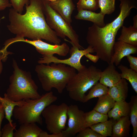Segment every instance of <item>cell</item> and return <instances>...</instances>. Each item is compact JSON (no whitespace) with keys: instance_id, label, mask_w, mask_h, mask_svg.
<instances>
[{"instance_id":"cell-1","label":"cell","mask_w":137,"mask_h":137,"mask_svg":"<svg viewBox=\"0 0 137 137\" xmlns=\"http://www.w3.org/2000/svg\"><path fill=\"white\" fill-rule=\"evenodd\" d=\"M26 12L20 13L12 8L9 10L8 30L16 37L32 40H44L55 44H60L61 39L49 26L43 11V0H29L25 6Z\"/></svg>"},{"instance_id":"cell-2","label":"cell","mask_w":137,"mask_h":137,"mask_svg":"<svg viewBox=\"0 0 137 137\" xmlns=\"http://www.w3.org/2000/svg\"><path fill=\"white\" fill-rule=\"evenodd\" d=\"M39 64L36 66L35 71L43 89L46 91L55 88L61 94L76 73L75 68L62 63H53L50 65Z\"/></svg>"},{"instance_id":"cell-3","label":"cell","mask_w":137,"mask_h":137,"mask_svg":"<svg viewBox=\"0 0 137 137\" xmlns=\"http://www.w3.org/2000/svg\"><path fill=\"white\" fill-rule=\"evenodd\" d=\"M12 66L13 71L6 93L8 98L16 101L40 98L41 95L38 92V87L30 73L20 68L13 59Z\"/></svg>"},{"instance_id":"cell-4","label":"cell","mask_w":137,"mask_h":137,"mask_svg":"<svg viewBox=\"0 0 137 137\" xmlns=\"http://www.w3.org/2000/svg\"><path fill=\"white\" fill-rule=\"evenodd\" d=\"M57 99V97L50 91L42 95L39 99L25 100L23 104L16 106L13 110V115L20 125L37 123L41 125L42 112Z\"/></svg>"},{"instance_id":"cell-5","label":"cell","mask_w":137,"mask_h":137,"mask_svg":"<svg viewBox=\"0 0 137 137\" xmlns=\"http://www.w3.org/2000/svg\"><path fill=\"white\" fill-rule=\"evenodd\" d=\"M117 33L94 24L88 28L86 40L99 59L110 64Z\"/></svg>"},{"instance_id":"cell-6","label":"cell","mask_w":137,"mask_h":137,"mask_svg":"<svg viewBox=\"0 0 137 137\" xmlns=\"http://www.w3.org/2000/svg\"><path fill=\"white\" fill-rule=\"evenodd\" d=\"M102 71L92 65L76 73L65 88L70 98L82 102L86 92L99 80Z\"/></svg>"},{"instance_id":"cell-7","label":"cell","mask_w":137,"mask_h":137,"mask_svg":"<svg viewBox=\"0 0 137 137\" xmlns=\"http://www.w3.org/2000/svg\"><path fill=\"white\" fill-rule=\"evenodd\" d=\"M43 11L47 23L58 37L63 39L67 37L80 49H84L79 43V36L71 24L64 20L50 6L48 2L43 0Z\"/></svg>"},{"instance_id":"cell-8","label":"cell","mask_w":137,"mask_h":137,"mask_svg":"<svg viewBox=\"0 0 137 137\" xmlns=\"http://www.w3.org/2000/svg\"><path fill=\"white\" fill-rule=\"evenodd\" d=\"M68 106L64 103L59 105L51 104L42 112L41 115L45 119L46 128L50 133H58L64 130Z\"/></svg>"},{"instance_id":"cell-9","label":"cell","mask_w":137,"mask_h":137,"mask_svg":"<svg viewBox=\"0 0 137 137\" xmlns=\"http://www.w3.org/2000/svg\"><path fill=\"white\" fill-rule=\"evenodd\" d=\"M64 40L65 41L69 42L72 46L70 49L69 52L71 56L69 58L64 59H61L53 55L42 57L38 61V63L39 64H46L47 65H49L52 62L55 63H61L72 67L78 72L82 70L86 66L82 65L81 63L80 60L82 57L87 53H94L93 49L89 45L85 49H80L71 41L66 38Z\"/></svg>"},{"instance_id":"cell-10","label":"cell","mask_w":137,"mask_h":137,"mask_svg":"<svg viewBox=\"0 0 137 137\" xmlns=\"http://www.w3.org/2000/svg\"><path fill=\"white\" fill-rule=\"evenodd\" d=\"M10 41L12 44L23 42L32 45L35 47L37 52L42 55V57L53 55L55 54L65 57L69 53L70 49L68 45L65 42L61 45H53L45 42L41 40H29L16 37L11 38Z\"/></svg>"},{"instance_id":"cell-11","label":"cell","mask_w":137,"mask_h":137,"mask_svg":"<svg viewBox=\"0 0 137 137\" xmlns=\"http://www.w3.org/2000/svg\"><path fill=\"white\" fill-rule=\"evenodd\" d=\"M84 113L76 105L68 106L67 115L68 118V127L62 132L63 137L75 135L87 128L84 119Z\"/></svg>"},{"instance_id":"cell-12","label":"cell","mask_w":137,"mask_h":137,"mask_svg":"<svg viewBox=\"0 0 137 137\" xmlns=\"http://www.w3.org/2000/svg\"><path fill=\"white\" fill-rule=\"evenodd\" d=\"M120 12L118 16L111 23L107 24L104 27L105 28L113 32L117 33L118 30L123 26L125 19L130 14L132 8L137 9V7L130 0H119Z\"/></svg>"},{"instance_id":"cell-13","label":"cell","mask_w":137,"mask_h":137,"mask_svg":"<svg viewBox=\"0 0 137 137\" xmlns=\"http://www.w3.org/2000/svg\"><path fill=\"white\" fill-rule=\"evenodd\" d=\"M137 53V46L118 41L114 44L113 53L110 64L114 63L117 66L124 57L131 54H136Z\"/></svg>"},{"instance_id":"cell-14","label":"cell","mask_w":137,"mask_h":137,"mask_svg":"<svg viewBox=\"0 0 137 137\" xmlns=\"http://www.w3.org/2000/svg\"><path fill=\"white\" fill-rule=\"evenodd\" d=\"M48 3L50 7L64 20L70 24L72 22L71 16L75 7L73 0H56Z\"/></svg>"},{"instance_id":"cell-15","label":"cell","mask_w":137,"mask_h":137,"mask_svg":"<svg viewBox=\"0 0 137 137\" xmlns=\"http://www.w3.org/2000/svg\"><path fill=\"white\" fill-rule=\"evenodd\" d=\"M121 78L120 73L116 70L114 64H110L102 71L99 81L101 83L109 88L115 85Z\"/></svg>"},{"instance_id":"cell-16","label":"cell","mask_w":137,"mask_h":137,"mask_svg":"<svg viewBox=\"0 0 137 137\" xmlns=\"http://www.w3.org/2000/svg\"><path fill=\"white\" fill-rule=\"evenodd\" d=\"M128 91V83L126 80L121 78L113 86L108 88V94L116 102L125 101Z\"/></svg>"},{"instance_id":"cell-17","label":"cell","mask_w":137,"mask_h":137,"mask_svg":"<svg viewBox=\"0 0 137 137\" xmlns=\"http://www.w3.org/2000/svg\"><path fill=\"white\" fill-rule=\"evenodd\" d=\"M131 124L129 115L121 117L113 125L111 137L129 136Z\"/></svg>"},{"instance_id":"cell-18","label":"cell","mask_w":137,"mask_h":137,"mask_svg":"<svg viewBox=\"0 0 137 137\" xmlns=\"http://www.w3.org/2000/svg\"><path fill=\"white\" fill-rule=\"evenodd\" d=\"M105 15L100 12L96 13L93 11L82 10L78 11L77 14L74 17L77 20L91 21L99 27H103L106 25L104 21Z\"/></svg>"},{"instance_id":"cell-19","label":"cell","mask_w":137,"mask_h":137,"mask_svg":"<svg viewBox=\"0 0 137 137\" xmlns=\"http://www.w3.org/2000/svg\"><path fill=\"white\" fill-rule=\"evenodd\" d=\"M14 132V137H39L43 130L36 123L23 124Z\"/></svg>"},{"instance_id":"cell-20","label":"cell","mask_w":137,"mask_h":137,"mask_svg":"<svg viewBox=\"0 0 137 137\" xmlns=\"http://www.w3.org/2000/svg\"><path fill=\"white\" fill-rule=\"evenodd\" d=\"M130 107L129 103L126 101L115 102L113 107L108 112V117L116 122L121 117L129 115Z\"/></svg>"},{"instance_id":"cell-21","label":"cell","mask_w":137,"mask_h":137,"mask_svg":"<svg viewBox=\"0 0 137 137\" xmlns=\"http://www.w3.org/2000/svg\"><path fill=\"white\" fill-rule=\"evenodd\" d=\"M0 101L4 108L5 118L9 123L12 124L13 120L11 117L13 115V111L14 107L23 104L25 101V100L18 101H13L9 98L6 93H5L4 98L0 96Z\"/></svg>"},{"instance_id":"cell-22","label":"cell","mask_w":137,"mask_h":137,"mask_svg":"<svg viewBox=\"0 0 137 137\" xmlns=\"http://www.w3.org/2000/svg\"><path fill=\"white\" fill-rule=\"evenodd\" d=\"M117 40L137 46V28L131 26L128 27L123 26Z\"/></svg>"},{"instance_id":"cell-23","label":"cell","mask_w":137,"mask_h":137,"mask_svg":"<svg viewBox=\"0 0 137 137\" xmlns=\"http://www.w3.org/2000/svg\"><path fill=\"white\" fill-rule=\"evenodd\" d=\"M98 98L93 109L101 113L107 114L113 107L115 101L108 94L98 97Z\"/></svg>"},{"instance_id":"cell-24","label":"cell","mask_w":137,"mask_h":137,"mask_svg":"<svg viewBox=\"0 0 137 137\" xmlns=\"http://www.w3.org/2000/svg\"><path fill=\"white\" fill-rule=\"evenodd\" d=\"M113 120H108L91 126L90 127L102 137L111 136L113 125L115 123Z\"/></svg>"},{"instance_id":"cell-25","label":"cell","mask_w":137,"mask_h":137,"mask_svg":"<svg viewBox=\"0 0 137 137\" xmlns=\"http://www.w3.org/2000/svg\"><path fill=\"white\" fill-rule=\"evenodd\" d=\"M87 95L84 96L82 102H87L90 99L99 97L108 94V88L100 82H97L93 85Z\"/></svg>"},{"instance_id":"cell-26","label":"cell","mask_w":137,"mask_h":137,"mask_svg":"<svg viewBox=\"0 0 137 137\" xmlns=\"http://www.w3.org/2000/svg\"><path fill=\"white\" fill-rule=\"evenodd\" d=\"M84 119L86 127L108 119L107 114H103L93 110L84 113Z\"/></svg>"},{"instance_id":"cell-27","label":"cell","mask_w":137,"mask_h":137,"mask_svg":"<svg viewBox=\"0 0 137 137\" xmlns=\"http://www.w3.org/2000/svg\"><path fill=\"white\" fill-rule=\"evenodd\" d=\"M118 68L121 72L120 73L121 78L128 80L137 93V72L122 64L118 65Z\"/></svg>"},{"instance_id":"cell-28","label":"cell","mask_w":137,"mask_h":137,"mask_svg":"<svg viewBox=\"0 0 137 137\" xmlns=\"http://www.w3.org/2000/svg\"><path fill=\"white\" fill-rule=\"evenodd\" d=\"M130 107L129 116L133 128L132 137H137V96H132L129 103Z\"/></svg>"},{"instance_id":"cell-29","label":"cell","mask_w":137,"mask_h":137,"mask_svg":"<svg viewBox=\"0 0 137 137\" xmlns=\"http://www.w3.org/2000/svg\"><path fill=\"white\" fill-rule=\"evenodd\" d=\"M77 10L95 11L99 8L98 0H79L77 4Z\"/></svg>"},{"instance_id":"cell-30","label":"cell","mask_w":137,"mask_h":137,"mask_svg":"<svg viewBox=\"0 0 137 137\" xmlns=\"http://www.w3.org/2000/svg\"><path fill=\"white\" fill-rule=\"evenodd\" d=\"M115 0H98L100 12L104 15L109 14L113 12L115 9Z\"/></svg>"},{"instance_id":"cell-31","label":"cell","mask_w":137,"mask_h":137,"mask_svg":"<svg viewBox=\"0 0 137 137\" xmlns=\"http://www.w3.org/2000/svg\"><path fill=\"white\" fill-rule=\"evenodd\" d=\"M11 7L15 11L22 14L24 7L29 3V0H9Z\"/></svg>"},{"instance_id":"cell-32","label":"cell","mask_w":137,"mask_h":137,"mask_svg":"<svg viewBox=\"0 0 137 137\" xmlns=\"http://www.w3.org/2000/svg\"><path fill=\"white\" fill-rule=\"evenodd\" d=\"M16 126L15 123L11 124L9 122L5 124L1 130L2 137H13L14 132Z\"/></svg>"},{"instance_id":"cell-33","label":"cell","mask_w":137,"mask_h":137,"mask_svg":"<svg viewBox=\"0 0 137 137\" xmlns=\"http://www.w3.org/2000/svg\"><path fill=\"white\" fill-rule=\"evenodd\" d=\"M77 137H102L90 127H87L78 133Z\"/></svg>"},{"instance_id":"cell-34","label":"cell","mask_w":137,"mask_h":137,"mask_svg":"<svg viewBox=\"0 0 137 137\" xmlns=\"http://www.w3.org/2000/svg\"><path fill=\"white\" fill-rule=\"evenodd\" d=\"M130 68L137 72V58L129 55L126 56Z\"/></svg>"},{"instance_id":"cell-35","label":"cell","mask_w":137,"mask_h":137,"mask_svg":"<svg viewBox=\"0 0 137 137\" xmlns=\"http://www.w3.org/2000/svg\"><path fill=\"white\" fill-rule=\"evenodd\" d=\"M48 134L46 131L42 130L41 132L39 137H63L62 132L58 133Z\"/></svg>"},{"instance_id":"cell-36","label":"cell","mask_w":137,"mask_h":137,"mask_svg":"<svg viewBox=\"0 0 137 137\" xmlns=\"http://www.w3.org/2000/svg\"><path fill=\"white\" fill-rule=\"evenodd\" d=\"M11 7L9 0H0V11Z\"/></svg>"},{"instance_id":"cell-37","label":"cell","mask_w":137,"mask_h":137,"mask_svg":"<svg viewBox=\"0 0 137 137\" xmlns=\"http://www.w3.org/2000/svg\"><path fill=\"white\" fill-rule=\"evenodd\" d=\"M12 53L11 52L7 51V50H4L3 49H0V58L2 59V61L5 62L7 60L8 55Z\"/></svg>"},{"instance_id":"cell-38","label":"cell","mask_w":137,"mask_h":137,"mask_svg":"<svg viewBox=\"0 0 137 137\" xmlns=\"http://www.w3.org/2000/svg\"><path fill=\"white\" fill-rule=\"evenodd\" d=\"M84 56L95 63H96L99 59V57L96 55H93L90 53L86 54Z\"/></svg>"},{"instance_id":"cell-39","label":"cell","mask_w":137,"mask_h":137,"mask_svg":"<svg viewBox=\"0 0 137 137\" xmlns=\"http://www.w3.org/2000/svg\"><path fill=\"white\" fill-rule=\"evenodd\" d=\"M4 115L5 113L4 108L1 104V106L0 108V137H2L1 127L2 121L5 116Z\"/></svg>"},{"instance_id":"cell-40","label":"cell","mask_w":137,"mask_h":137,"mask_svg":"<svg viewBox=\"0 0 137 137\" xmlns=\"http://www.w3.org/2000/svg\"><path fill=\"white\" fill-rule=\"evenodd\" d=\"M133 26L137 28V15H136L133 18Z\"/></svg>"},{"instance_id":"cell-41","label":"cell","mask_w":137,"mask_h":137,"mask_svg":"<svg viewBox=\"0 0 137 137\" xmlns=\"http://www.w3.org/2000/svg\"><path fill=\"white\" fill-rule=\"evenodd\" d=\"M2 60L0 58V75L1 74L3 70V65L2 62Z\"/></svg>"},{"instance_id":"cell-42","label":"cell","mask_w":137,"mask_h":137,"mask_svg":"<svg viewBox=\"0 0 137 137\" xmlns=\"http://www.w3.org/2000/svg\"><path fill=\"white\" fill-rule=\"evenodd\" d=\"M5 18V17L4 16H3L1 18H0V24L1 23L2 20L4 19Z\"/></svg>"},{"instance_id":"cell-43","label":"cell","mask_w":137,"mask_h":137,"mask_svg":"<svg viewBox=\"0 0 137 137\" xmlns=\"http://www.w3.org/2000/svg\"><path fill=\"white\" fill-rule=\"evenodd\" d=\"M46 1H47L48 2H54L55 1H56V0H45Z\"/></svg>"},{"instance_id":"cell-44","label":"cell","mask_w":137,"mask_h":137,"mask_svg":"<svg viewBox=\"0 0 137 137\" xmlns=\"http://www.w3.org/2000/svg\"><path fill=\"white\" fill-rule=\"evenodd\" d=\"M1 102L0 101V108L1 107Z\"/></svg>"}]
</instances>
